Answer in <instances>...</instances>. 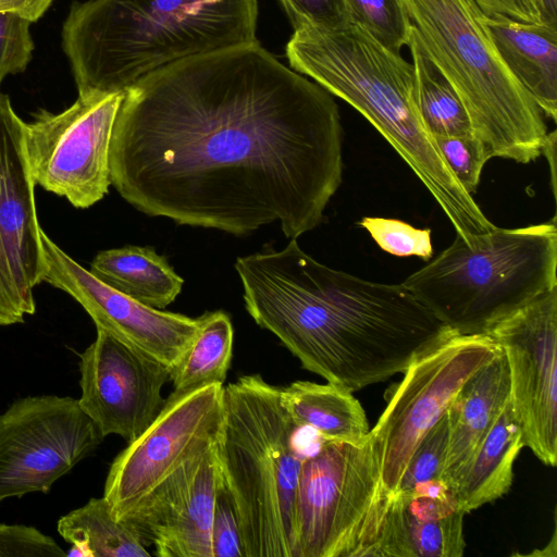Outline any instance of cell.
I'll return each instance as SVG.
<instances>
[{
    "label": "cell",
    "instance_id": "obj_1",
    "mask_svg": "<svg viewBox=\"0 0 557 557\" xmlns=\"http://www.w3.org/2000/svg\"><path fill=\"white\" fill-rule=\"evenodd\" d=\"M331 94L259 42L188 58L127 89L111 184L149 216L242 236L274 222L315 228L342 183Z\"/></svg>",
    "mask_w": 557,
    "mask_h": 557
},
{
    "label": "cell",
    "instance_id": "obj_2",
    "mask_svg": "<svg viewBox=\"0 0 557 557\" xmlns=\"http://www.w3.org/2000/svg\"><path fill=\"white\" fill-rule=\"evenodd\" d=\"M247 312L311 371L349 392L387 380L454 335L403 283L314 260L296 238L239 257Z\"/></svg>",
    "mask_w": 557,
    "mask_h": 557
},
{
    "label": "cell",
    "instance_id": "obj_3",
    "mask_svg": "<svg viewBox=\"0 0 557 557\" xmlns=\"http://www.w3.org/2000/svg\"><path fill=\"white\" fill-rule=\"evenodd\" d=\"M257 0L74 1L62 48L78 96L125 92L169 64L258 42Z\"/></svg>",
    "mask_w": 557,
    "mask_h": 557
},
{
    "label": "cell",
    "instance_id": "obj_4",
    "mask_svg": "<svg viewBox=\"0 0 557 557\" xmlns=\"http://www.w3.org/2000/svg\"><path fill=\"white\" fill-rule=\"evenodd\" d=\"M294 71L354 107L388 141L430 190L453 224L468 236L493 225L453 175L419 115L412 63L357 24L295 29L286 46Z\"/></svg>",
    "mask_w": 557,
    "mask_h": 557
},
{
    "label": "cell",
    "instance_id": "obj_5",
    "mask_svg": "<svg viewBox=\"0 0 557 557\" xmlns=\"http://www.w3.org/2000/svg\"><path fill=\"white\" fill-rule=\"evenodd\" d=\"M281 387L247 374L224 387L216 457L234 502L245 557H294L295 506L304 457L300 429L281 403Z\"/></svg>",
    "mask_w": 557,
    "mask_h": 557
},
{
    "label": "cell",
    "instance_id": "obj_6",
    "mask_svg": "<svg viewBox=\"0 0 557 557\" xmlns=\"http://www.w3.org/2000/svg\"><path fill=\"white\" fill-rule=\"evenodd\" d=\"M557 227L493 228L453 244L403 285L457 335L495 324L557 287Z\"/></svg>",
    "mask_w": 557,
    "mask_h": 557
},
{
    "label": "cell",
    "instance_id": "obj_7",
    "mask_svg": "<svg viewBox=\"0 0 557 557\" xmlns=\"http://www.w3.org/2000/svg\"><path fill=\"white\" fill-rule=\"evenodd\" d=\"M412 28L460 97L490 159L529 163L547 135L543 112L497 52L474 0H403Z\"/></svg>",
    "mask_w": 557,
    "mask_h": 557
},
{
    "label": "cell",
    "instance_id": "obj_8",
    "mask_svg": "<svg viewBox=\"0 0 557 557\" xmlns=\"http://www.w3.org/2000/svg\"><path fill=\"white\" fill-rule=\"evenodd\" d=\"M389 497L370 437L362 445L323 441L302 459L294 557L371 556Z\"/></svg>",
    "mask_w": 557,
    "mask_h": 557
},
{
    "label": "cell",
    "instance_id": "obj_9",
    "mask_svg": "<svg viewBox=\"0 0 557 557\" xmlns=\"http://www.w3.org/2000/svg\"><path fill=\"white\" fill-rule=\"evenodd\" d=\"M499 349L487 334H454L404 372L370 430L382 484L393 495L424 434L444 416L463 383Z\"/></svg>",
    "mask_w": 557,
    "mask_h": 557
},
{
    "label": "cell",
    "instance_id": "obj_10",
    "mask_svg": "<svg viewBox=\"0 0 557 557\" xmlns=\"http://www.w3.org/2000/svg\"><path fill=\"white\" fill-rule=\"evenodd\" d=\"M125 92L78 96L66 110H40L24 124V147L35 184L86 209L111 185L110 143Z\"/></svg>",
    "mask_w": 557,
    "mask_h": 557
},
{
    "label": "cell",
    "instance_id": "obj_11",
    "mask_svg": "<svg viewBox=\"0 0 557 557\" xmlns=\"http://www.w3.org/2000/svg\"><path fill=\"white\" fill-rule=\"evenodd\" d=\"M103 438L78 399L40 395L14 400L0 413V503L48 493Z\"/></svg>",
    "mask_w": 557,
    "mask_h": 557
},
{
    "label": "cell",
    "instance_id": "obj_12",
    "mask_svg": "<svg viewBox=\"0 0 557 557\" xmlns=\"http://www.w3.org/2000/svg\"><path fill=\"white\" fill-rule=\"evenodd\" d=\"M223 413V384L165 399L153 422L110 466L103 497L113 515L121 520L170 473L214 447Z\"/></svg>",
    "mask_w": 557,
    "mask_h": 557
},
{
    "label": "cell",
    "instance_id": "obj_13",
    "mask_svg": "<svg viewBox=\"0 0 557 557\" xmlns=\"http://www.w3.org/2000/svg\"><path fill=\"white\" fill-rule=\"evenodd\" d=\"M487 334L503 349L510 401L524 446L546 466L557 463V287L495 324Z\"/></svg>",
    "mask_w": 557,
    "mask_h": 557
},
{
    "label": "cell",
    "instance_id": "obj_14",
    "mask_svg": "<svg viewBox=\"0 0 557 557\" xmlns=\"http://www.w3.org/2000/svg\"><path fill=\"white\" fill-rule=\"evenodd\" d=\"M24 124L0 91V326L35 313L34 289L46 271Z\"/></svg>",
    "mask_w": 557,
    "mask_h": 557
},
{
    "label": "cell",
    "instance_id": "obj_15",
    "mask_svg": "<svg viewBox=\"0 0 557 557\" xmlns=\"http://www.w3.org/2000/svg\"><path fill=\"white\" fill-rule=\"evenodd\" d=\"M42 282L71 295L103 330L172 372L182 361L202 322L197 318L144 305L98 280L74 261L45 233Z\"/></svg>",
    "mask_w": 557,
    "mask_h": 557
},
{
    "label": "cell",
    "instance_id": "obj_16",
    "mask_svg": "<svg viewBox=\"0 0 557 557\" xmlns=\"http://www.w3.org/2000/svg\"><path fill=\"white\" fill-rule=\"evenodd\" d=\"M79 358L83 411L103 437H138L164 406L171 370L100 329Z\"/></svg>",
    "mask_w": 557,
    "mask_h": 557
},
{
    "label": "cell",
    "instance_id": "obj_17",
    "mask_svg": "<svg viewBox=\"0 0 557 557\" xmlns=\"http://www.w3.org/2000/svg\"><path fill=\"white\" fill-rule=\"evenodd\" d=\"M220 468L216 445L157 484L122 519L160 557H213L211 527Z\"/></svg>",
    "mask_w": 557,
    "mask_h": 557
},
{
    "label": "cell",
    "instance_id": "obj_18",
    "mask_svg": "<svg viewBox=\"0 0 557 557\" xmlns=\"http://www.w3.org/2000/svg\"><path fill=\"white\" fill-rule=\"evenodd\" d=\"M463 516L441 480L391 495L374 557H461Z\"/></svg>",
    "mask_w": 557,
    "mask_h": 557
},
{
    "label": "cell",
    "instance_id": "obj_19",
    "mask_svg": "<svg viewBox=\"0 0 557 557\" xmlns=\"http://www.w3.org/2000/svg\"><path fill=\"white\" fill-rule=\"evenodd\" d=\"M509 397V369L506 356L499 347L463 383L447 409L449 443L441 481L453 493L472 456L505 409Z\"/></svg>",
    "mask_w": 557,
    "mask_h": 557
},
{
    "label": "cell",
    "instance_id": "obj_20",
    "mask_svg": "<svg viewBox=\"0 0 557 557\" xmlns=\"http://www.w3.org/2000/svg\"><path fill=\"white\" fill-rule=\"evenodd\" d=\"M490 37L507 69L543 114L557 119V27L483 15Z\"/></svg>",
    "mask_w": 557,
    "mask_h": 557
},
{
    "label": "cell",
    "instance_id": "obj_21",
    "mask_svg": "<svg viewBox=\"0 0 557 557\" xmlns=\"http://www.w3.org/2000/svg\"><path fill=\"white\" fill-rule=\"evenodd\" d=\"M524 447L523 433L510 397L454 488L465 515L505 495L513 480V463Z\"/></svg>",
    "mask_w": 557,
    "mask_h": 557
},
{
    "label": "cell",
    "instance_id": "obj_22",
    "mask_svg": "<svg viewBox=\"0 0 557 557\" xmlns=\"http://www.w3.org/2000/svg\"><path fill=\"white\" fill-rule=\"evenodd\" d=\"M281 403L299 428L314 430L323 441L362 445L370 437L363 408L351 392L332 383L295 381L281 387Z\"/></svg>",
    "mask_w": 557,
    "mask_h": 557
},
{
    "label": "cell",
    "instance_id": "obj_23",
    "mask_svg": "<svg viewBox=\"0 0 557 557\" xmlns=\"http://www.w3.org/2000/svg\"><path fill=\"white\" fill-rule=\"evenodd\" d=\"M89 271L108 286L157 309L172 304L184 284L166 258L152 247L127 245L102 250Z\"/></svg>",
    "mask_w": 557,
    "mask_h": 557
},
{
    "label": "cell",
    "instance_id": "obj_24",
    "mask_svg": "<svg viewBox=\"0 0 557 557\" xmlns=\"http://www.w3.org/2000/svg\"><path fill=\"white\" fill-rule=\"evenodd\" d=\"M57 529L73 545L66 556H150L137 531L113 515L103 496L90 498L84 506L61 517Z\"/></svg>",
    "mask_w": 557,
    "mask_h": 557
},
{
    "label": "cell",
    "instance_id": "obj_25",
    "mask_svg": "<svg viewBox=\"0 0 557 557\" xmlns=\"http://www.w3.org/2000/svg\"><path fill=\"white\" fill-rule=\"evenodd\" d=\"M201 326L171 374L173 392L166 400H175L212 384H223L233 354V325L222 311L206 312Z\"/></svg>",
    "mask_w": 557,
    "mask_h": 557
},
{
    "label": "cell",
    "instance_id": "obj_26",
    "mask_svg": "<svg viewBox=\"0 0 557 557\" xmlns=\"http://www.w3.org/2000/svg\"><path fill=\"white\" fill-rule=\"evenodd\" d=\"M408 47L414 71L417 108L428 132L433 137L473 135L460 97L426 54L412 26Z\"/></svg>",
    "mask_w": 557,
    "mask_h": 557
},
{
    "label": "cell",
    "instance_id": "obj_27",
    "mask_svg": "<svg viewBox=\"0 0 557 557\" xmlns=\"http://www.w3.org/2000/svg\"><path fill=\"white\" fill-rule=\"evenodd\" d=\"M349 23L357 24L387 49L408 46L411 22L403 0H345Z\"/></svg>",
    "mask_w": 557,
    "mask_h": 557
},
{
    "label": "cell",
    "instance_id": "obj_28",
    "mask_svg": "<svg viewBox=\"0 0 557 557\" xmlns=\"http://www.w3.org/2000/svg\"><path fill=\"white\" fill-rule=\"evenodd\" d=\"M449 443V423L447 411L424 434L414 448L396 493L442 479Z\"/></svg>",
    "mask_w": 557,
    "mask_h": 557
},
{
    "label": "cell",
    "instance_id": "obj_29",
    "mask_svg": "<svg viewBox=\"0 0 557 557\" xmlns=\"http://www.w3.org/2000/svg\"><path fill=\"white\" fill-rule=\"evenodd\" d=\"M358 224L369 232L379 247L397 257L430 260L433 246L430 228H416L396 219L364 216Z\"/></svg>",
    "mask_w": 557,
    "mask_h": 557
},
{
    "label": "cell",
    "instance_id": "obj_30",
    "mask_svg": "<svg viewBox=\"0 0 557 557\" xmlns=\"http://www.w3.org/2000/svg\"><path fill=\"white\" fill-rule=\"evenodd\" d=\"M433 138L455 178L472 196L479 186L482 169L490 160L482 144L472 134Z\"/></svg>",
    "mask_w": 557,
    "mask_h": 557
},
{
    "label": "cell",
    "instance_id": "obj_31",
    "mask_svg": "<svg viewBox=\"0 0 557 557\" xmlns=\"http://www.w3.org/2000/svg\"><path fill=\"white\" fill-rule=\"evenodd\" d=\"M30 21L13 13L0 12V85L9 74L26 70L34 50Z\"/></svg>",
    "mask_w": 557,
    "mask_h": 557
},
{
    "label": "cell",
    "instance_id": "obj_32",
    "mask_svg": "<svg viewBox=\"0 0 557 557\" xmlns=\"http://www.w3.org/2000/svg\"><path fill=\"white\" fill-rule=\"evenodd\" d=\"M213 557H245L237 511L221 474L211 527Z\"/></svg>",
    "mask_w": 557,
    "mask_h": 557
},
{
    "label": "cell",
    "instance_id": "obj_33",
    "mask_svg": "<svg viewBox=\"0 0 557 557\" xmlns=\"http://www.w3.org/2000/svg\"><path fill=\"white\" fill-rule=\"evenodd\" d=\"M295 29H332L349 23L345 0H280Z\"/></svg>",
    "mask_w": 557,
    "mask_h": 557
},
{
    "label": "cell",
    "instance_id": "obj_34",
    "mask_svg": "<svg viewBox=\"0 0 557 557\" xmlns=\"http://www.w3.org/2000/svg\"><path fill=\"white\" fill-rule=\"evenodd\" d=\"M48 556H66V553L51 536L34 527L0 523V557Z\"/></svg>",
    "mask_w": 557,
    "mask_h": 557
},
{
    "label": "cell",
    "instance_id": "obj_35",
    "mask_svg": "<svg viewBox=\"0 0 557 557\" xmlns=\"http://www.w3.org/2000/svg\"><path fill=\"white\" fill-rule=\"evenodd\" d=\"M485 15H504L523 23H541L536 0H474Z\"/></svg>",
    "mask_w": 557,
    "mask_h": 557
},
{
    "label": "cell",
    "instance_id": "obj_36",
    "mask_svg": "<svg viewBox=\"0 0 557 557\" xmlns=\"http://www.w3.org/2000/svg\"><path fill=\"white\" fill-rule=\"evenodd\" d=\"M51 3L52 0H0V12H13L34 23L46 13Z\"/></svg>",
    "mask_w": 557,
    "mask_h": 557
},
{
    "label": "cell",
    "instance_id": "obj_37",
    "mask_svg": "<svg viewBox=\"0 0 557 557\" xmlns=\"http://www.w3.org/2000/svg\"><path fill=\"white\" fill-rule=\"evenodd\" d=\"M557 135L556 131H552L547 133L543 147L542 153L546 157L549 169H550V185L553 189V195L556 197V145H557Z\"/></svg>",
    "mask_w": 557,
    "mask_h": 557
},
{
    "label": "cell",
    "instance_id": "obj_38",
    "mask_svg": "<svg viewBox=\"0 0 557 557\" xmlns=\"http://www.w3.org/2000/svg\"><path fill=\"white\" fill-rule=\"evenodd\" d=\"M540 22L557 27V0H536Z\"/></svg>",
    "mask_w": 557,
    "mask_h": 557
}]
</instances>
